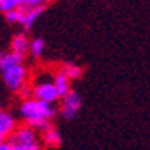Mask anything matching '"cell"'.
Segmentation results:
<instances>
[{
    "label": "cell",
    "instance_id": "6da1fadb",
    "mask_svg": "<svg viewBox=\"0 0 150 150\" xmlns=\"http://www.w3.org/2000/svg\"><path fill=\"white\" fill-rule=\"evenodd\" d=\"M20 115L28 121V126L34 130H45L51 127L49 120L55 115V109L52 103H46L37 98H28L23 100V104L20 106Z\"/></svg>",
    "mask_w": 150,
    "mask_h": 150
},
{
    "label": "cell",
    "instance_id": "7a4b0ae2",
    "mask_svg": "<svg viewBox=\"0 0 150 150\" xmlns=\"http://www.w3.org/2000/svg\"><path fill=\"white\" fill-rule=\"evenodd\" d=\"M2 77L6 86L11 91L17 92L28 80V71H26V67L22 63H16V64L2 67Z\"/></svg>",
    "mask_w": 150,
    "mask_h": 150
},
{
    "label": "cell",
    "instance_id": "3957f363",
    "mask_svg": "<svg viewBox=\"0 0 150 150\" xmlns=\"http://www.w3.org/2000/svg\"><path fill=\"white\" fill-rule=\"evenodd\" d=\"M32 97L37 98V100H42L46 101V103H55V101L60 98L57 89L54 83L49 78H43V80H38L35 84L32 86Z\"/></svg>",
    "mask_w": 150,
    "mask_h": 150
},
{
    "label": "cell",
    "instance_id": "277c9868",
    "mask_svg": "<svg viewBox=\"0 0 150 150\" xmlns=\"http://www.w3.org/2000/svg\"><path fill=\"white\" fill-rule=\"evenodd\" d=\"M61 98H63V104H61V115H63L66 120H72L75 115H77L78 109L81 106V97L78 95V92L69 89Z\"/></svg>",
    "mask_w": 150,
    "mask_h": 150
},
{
    "label": "cell",
    "instance_id": "5b68a950",
    "mask_svg": "<svg viewBox=\"0 0 150 150\" xmlns=\"http://www.w3.org/2000/svg\"><path fill=\"white\" fill-rule=\"evenodd\" d=\"M12 141L11 142H22V144H26V142H34L37 139L35 136V130L29 126H23L12 130Z\"/></svg>",
    "mask_w": 150,
    "mask_h": 150
},
{
    "label": "cell",
    "instance_id": "8992f818",
    "mask_svg": "<svg viewBox=\"0 0 150 150\" xmlns=\"http://www.w3.org/2000/svg\"><path fill=\"white\" fill-rule=\"evenodd\" d=\"M45 11V5H38V6H32V8L29 9H26L25 11V14H23V20H22V23L20 25H23V28L28 31L32 28V25L34 22L42 16V12Z\"/></svg>",
    "mask_w": 150,
    "mask_h": 150
},
{
    "label": "cell",
    "instance_id": "52a82bcc",
    "mask_svg": "<svg viewBox=\"0 0 150 150\" xmlns=\"http://www.w3.org/2000/svg\"><path fill=\"white\" fill-rule=\"evenodd\" d=\"M16 126H17L16 118L12 117L9 112L0 110V135H2V136L9 135L16 129Z\"/></svg>",
    "mask_w": 150,
    "mask_h": 150
},
{
    "label": "cell",
    "instance_id": "ba28073f",
    "mask_svg": "<svg viewBox=\"0 0 150 150\" xmlns=\"http://www.w3.org/2000/svg\"><path fill=\"white\" fill-rule=\"evenodd\" d=\"M28 49H29V38L25 34H17L11 42V51L20 54V55H25Z\"/></svg>",
    "mask_w": 150,
    "mask_h": 150
},
{
    "label": "cell",
    "instance_id": "9c48e42d",
    "mask_svg": "<svg viewBox=\"0 0 150 150\" xmlns=\"http://www.w3.org/2000/svg\"><path fill=\"white\" fill-rule=\"evenodd\" d=\"M52 83H54V86H55V89H57L58 97H63V95L71 89V80L67 78L61 71L54 75V81H52Z\"/></svg>",
    "mask_w": 150,
    "mask_h": 150
},
{
    "label": "cell",
    "instance_id": "30bf717a",
    "mask_svg": "<svg viewBox=\"0 0 150 150\" xmlns=\"http://www.w3.org/2000/svg\"><path fill=\"white\" fill-rule=\"evenodd\" d=\"M43 144L47 147H58L61 144V136L60 133L52 127H47L43 130V136H42Z\"/></svg>",
    "mask_w": 150,
    "mask_h": 150
},
{
    "label": "cell",
    "instance_id": "8fae6325",
    "mask_svg": "<svg viewBox=\"0 0 150 150\" xmlns=\"http://www.w3.org/2000/svg\"><path fill=\"white\" fill-rule=\"evenodd\" d=\"M61 72H63L69 80H77V78L81 77V67L74 64V63H64L63 67H61Z\"/></svg>",
    "mask_w": 150,
    "mask_h": 150
},
{
    "label": "cell",
    "instance_id": "7c38bea8",
    "mask_svg": "<svg viewBox=\"0 0 150 150\" xmlns=\"http://www.w3.org/2000/svg\"><path fill=\"white\" fill-rule=\"evenodd\" d=\"M16 63H23V55H20L17 52H9L6 55H2V58H0V67L11 66Z\"/></svg>",
    "mask_w": 150,
    "mask_h": 150
},
{
    "label": "cell",
    "instance_id": "4fadbf2b",
    "mask_svg": "<svg viewBox=\"0 0 150 150\" xmlns=\"http://www.w3.org/2000/svg\"><path fill=\"white\" fill-rule=\"evenodd\" d=\"M28 51L31 52V55L35 57V58L42 57V54H43V51H45V42H43L42 38H34V40H31V42H29V49H28Z\"/></svg>",
    "mask_w": 150,
    "mask_h": 150
},
{
    "label": "cell",
    "instance_id": "5bb4252c",
    "mask_svg": "<svg viewBox=\"0 0 150 150\" xmlns=\"http://www.w3.org/2000/svg\"><path fill=\"white\" fill-rule=\"evenodd\" d=\"M23 14H25V12L20 8H14V9H9V11L5 12V18L8 20L9 23H22Z\"/></svg>",
    "mask_w": 150,
    "mask_h": 150
},
{
    "label": "cell",
    "instance_id": "9a60e30c",
    "mask_svg": "<svg viewBox=\"0 0 150 150\" xmlns=\"http://www.w3.org/2000/svg\"><path fill=\"white\" fill-rule=\"evenodd\" d=\"M47 0H17V8H20L23 12L26 9L32 8V6H38V5H45Z\"/></svg>",
    "mask_w": 150,
    "mask_h": 150
},
{
    "label": "cell",
    "instance_id": "2e32d148",
    "mask_svg": "<svg viewBox=\"0 0 150 150\" xmlns=\"http://www.w3.org/2000/svg\"><path fill=\"white\" fill-rule=\"evenodd\" d=\"M12 150H42L40 144L37 141L34 142H26V144H22V142H11Z\"/></svg>",
    "mask_w": 150,
    "mask_h": 150
},
{
    "label": "cell",
    "instance_id": "e0dca14e",
    "mask_svg": "<svg viewBox=\"0 0 150 150\" xmlns=\"http://www.w3.org/2000/svg\"><path fill=\"white\" fill-rule=\"evenodd\" d=\"M18 92V95H20V98L22 100H28V98H32V87L31 86H28V84H23L20 89L17 91Z\"/></svg>",
    "mask_w": 150,
    "mask_h": 150
},
{
    "label": "cell",
    "instance_id": "ac0fdd59",
    "mask_svg": "<svg viewBox=\"0 0 150 150\" xmlns=\"http://www.w3.org/2000/svg\"><path fill=\"white\" fill-rule=\"evenodd\" d=\"M0 150H12V146H11V142H8V141H3V139H0Z\"/></svg>",
    "mask_w": 150,
    "mask_h": 150
},
{
    "label": "cell",
    "instance_id": "d6986e66",
    "mask_svg": "<svg viewBox=\"0 0 150 150\" xmlns=\"http://www.w3.org/2000/svg\"><path fill=\"white\" fill-rule=\"evenodd\" d=\"M0 139H3V136H2V135H0Z\"/></svg>",
    "mask_w": 150,
    "mask_h": 150
},
{
    "label": "cell",
    "instance_id": "ffe728a7",
    "mask_svg": "<svg viewBox=\"0 0 150 150\" xmlns=\"http://www.w3.org/2000/svg\"><path fill=\"white\" fill-rule=\"evenodd\" d=\"M0 58H2V55H0Z\"/></svg>",
    "mask_w": 150,
    "mask_h": 150
},
{
    "label": "cell",
    "instance_id": "44dd1931",
    "mask_svg": "<svg viewBox=\"0 0 150 150\" xmlns=\"http://www.w3.org/2000/svg\"><path fill=\"white\" fill-rule=\"evenodd\" d=\"M0 2H2V0H0Z\"/></svg>",
    "mask_w": 150,
    "mask_h": 150
}]
</instances>
